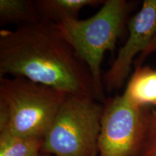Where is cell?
I'll list each match as a JSON object with an SVG mask.
<instances>
[{
  "label": "cell",
  "instance_id": "6da1fadb",
  "mask_svg": "<svg viewBox=\"0 0 156 156\" xmlns=\"http://www.w3.org/2000/svg\"><path fill=\"white\" fill-rule=\"evenodd\" d=\"M5 75L95 98L86 65L55 25L44 21L0 31V77Z\"/></svg>",
  "mask_w": 156,
  "mask_h": 156
},
{
  "label": "cell",
  "instance_id": "7a4b0ae2",
  "mask_svg": "<svg viewBox=\"0 0 156 156\" xmlns=\"http://www.w3.org/2000/svg\"><path fill=\"white\" fill-rule=\"evenodd\" d=\"M67 95L23 77H1L0 132L44 138Z\"/></svg>",
  "mask_w": 156,
  "mask_h": 156
},
{
  "label": "cell",
  "instance_id": "3957f363",
  "mask_svg": "<svg viewBox=\"0 0 156 156\" xmlns=\"http://www.w3.org/2000/svg\"><path fill=\"white\" fill-rule=\"evenodd\" d=\"M124 0H107L98 12L85 20L74 19L54 25L92 77L95 98L104 99L101 64L105 52H113L128 12Z\"/></svg>",
  "mask_w": 156,
  "mask_h": 156
},
{
  "label": "cell",
  "instance_id": "277c9868",
  "mask_svg": "<svg viewBox=\"0 0 156 156\" xmlns=\"http://www.w3.org/2000/svg\"><path fill=\"white\" fill-rule=\"evenodd\" d=\"M103 112L95 98L68 95L44 136L41 153L98 156Z\"/></svg>",
  "mask_w": 156,
  "mask_h": 156
},
{
  "label": "cell",
  "instance_id": "5b68a950",
  "mask_svg": "<svg viewBox=\"0 0 156 156\" xmlns=\"http://www.w3.org/2000/svg\"><path fill=\"white\" fill-rule=\"evenodd\" d=\"M151 109L132 104L123 94L105 101L98 156H138L147 134Z\"/></svg>",
  "mask_w": 156,
  "mask_h": 156
},
{
  "label": "cell",
  "instance_id": "8992f818",
  "mask_svg": "<svg viewBox=\"0 0 156 156\" xmlns=\"http://www.w3.org/2000/svg\"><path fill=\"white\" fill-rule=\"evenodd\" d=\"M129 36L119 50L110 69L103 78L109 91L120 88L131 71L134 58L144 52L156 35V0H145L138 12L128 23Z\"/></svg>",
  "mask_w": 156,
  "mask_h": 156
},
{
  "label": "cell",
  "instance_id": "52a82bcc",
  "mask_svg": "<svg viewBox=\"0 0 156 156\" xmlns=\"http://www.w3.org/2000/svg\"><path fill=\"white\" fill-rule=\"evenodd\" d=\"M123 95L135 106H156V69L135 67Z\"/></svg>",
  "mask_w": 156,
  "mask_h": 156
},
{
  "label": "cell",
  "instance_id": "ba28073f",
  "mask_svg": "<svg viewBox=\"0 0 156 156\" xmlns=\"http://www.w3.org/2000/svg\"><path fill=\"white\" fill-rule=\"evenodd\" d=\"M42 20L58 25L67 20L78 19V15L86 6L103 4L98 0H38L34 1Z\"/></svg>",
  "mask_w": 156,
  "mask_h": 156
},
{
  "label": "cell",
  "instance_id": "9c48e42d",
  "mask_svg": "<svg viewBox=\"0 0 156 156\" xmlns=\"http://www.w3.org/2000/svg\"><path fill=\"white\" fill-rule=\"evenodd\" d=\"M0 21L3 24L12 23L21 26L43 20L34 1L0 0Z\"/></svg>",
  "mask_w": 156,
  "mask_h": 156
},
{
  "label": "cell",
  "instance_id": "30bf717a",
  "mask_svg": "<svg viewBox=\"0 0 156 156\" xmlns=\"http://www.w3.org/2000/svg\"><path fill=\"white\" fill-rule=\"evenodd\" d=\"M44 138L24 137L0 132V156H39Z\"/></svg>",
  "mask_w": 156,
  "mask_h": 156
},
{
  "label": "cell",
  "instance_id": "8fae6325",
  "mask_svg": "<svg viewBox=\"0 0 156 156\" xmlns=\"http://www.w3.org/2000/svg\"><path fill=\"white\" fill-rule=\"evenodd\" d=\"M138 156H156V109L151 108L149 124Z\"/></svg>",
  "mask_w": 156,
  "mask_h": 156
},
{
  "label": "cell",
  "instance_id": "7c38bea8",
  "mask_svg": "<svg viewBox=\"0 0 156 156\" xmlns=\"http://www.w3.org/2000/svg\"><path fill=\"white\" fill-rule=\"evenodd\" d=\"M156 52V35L155 38L152 41L151 44L150 45V46L148 47L147 49H146L145 51L142 52L141 54H140L139 56H137V58H135L134 62V68L140 67V66L142 65V63H143L144 61L150 55H151L152 54L155 53Z\"/></svg>",
  "mask_w": 156,
  "mask_h": 156
},
{
  "label": "cell",
  "instance_id": "4fadbf2b",
  "mask_svg": "<svg viewBox=\"0 0 156 156\" xmlns=\"http://www.w3.org/2000/svg\"><path fill=\"white\" fill-rule=\"evenodd\" d=\"M39 156H53V155H47V154H43V153H41Z\"/></svg>",
  "mask_w": 156,
  "mask_h": 156
}]
</instances>
